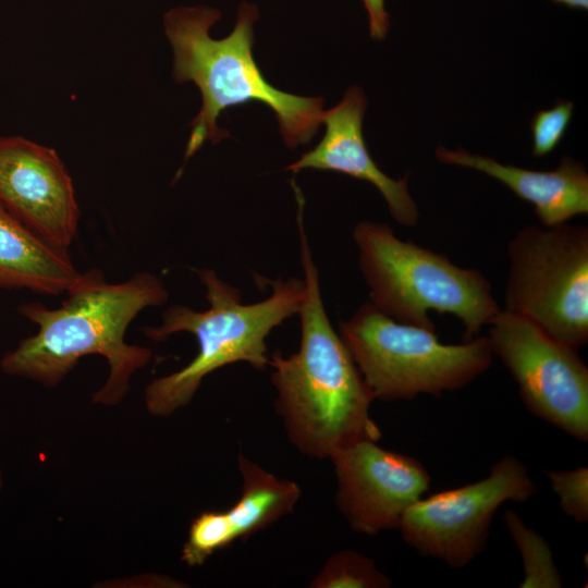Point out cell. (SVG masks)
Instances as JSON below:
<instances>
[{"label":"cell","mask_w":588,"mask_h":588,"mask_svg":"<svg viewBox=\"0 0 588 588\" xmlns=\"http://www.w3.org/2000/svg\"><path fill=\"white\" fill-rule=\"evenodd\" d=\"M66 294L56 309L38 302L20 307V314L38 330L5 353L0 368L7 375L53 388L82 357L101 355L108 362L109 375L93 403L117 405L127 394L132 376L152 356L149 348L126 343V330L142 310L163 305L168 290L147 271L109 283L101 270L90 268Z\"/></svg>","instance_id":"1"},{"label":"cell","mask_w":588,"mask_h":588,"mask_svg":"<svg viewBox=\"0 0 588 588\" xmlns=\"http://www.w3.org/2000/svg\"><path fill=\"white\" fill-rule=\"evenodd\" d=\"M297 203L304 296L298 309L301 344L286 357L273 352L269 364L277 390L275 406L292 443L317 458L363 440L378 441L381 431L369 415L375 400L348 348L333 329L321 297Z\"/></svg>","instance_id":"2"},{"label":"cell","mask_w":588,"mask_h":588,"mask_svg":"<svg viewBox=\"0 0 588 588\" xmlns=\"http://www.w3.org/2000/svg\"><path fill=\"white\" fill-rule=\"evenodd\" d=\"M221 17L220 11L199 7H179L163 17L164 33L173 52L175 83H194L201 95V107L191 122L185 161L209 139L212 144L229 137L217 125L221 112L247 102H260L275 114L285 145H305L322 123L324 100L296 96L272 86L253 56L254 23L259 17L255 4L242 2L231 34L221 39L209 35Z\"/></svg>","instance_id":"3"},{"label":"cell","mask_w":588,"mask_h":588,"mask_svg":"<svg viewBox=\"0 0 588 588\" xmlns=\"http://www.w3.org/2000/svg\"><path fill=\"white\" fill-rule=\"evenodd\" d=\"M196 272L206 290L209 308L199 311L172 305L163 311L160 326L142 330L152 341L188 332L198 343V353L186 366L146 387L145 406L155 416H169L186 406L204 378L221 367L246 362L264 369L269 364L267 336L298 313L304 296L303 280L291 278L274 281L268 298L243 304L240 292L222 281L215 270Z\"/></svg>","instance_id":"4"},{"label":"cell","mask_w":588,"mask_h":588,"mask_svg":"<svg viewBox=\"0 0 588 588\" xmlns=\"http://www.w3.org/2000/svg\"><path fill=\"white\" fill-rule=\"evenodd\" d=\"M353 237L370 303L399 322L434 330L430 311L454 315L468 341L501 310L491 283L479 270L400 240L387 223L359 222Z\"/></svg>","instance_id":"5"},{"label":"cell","mask_w":588,"mask_h":588,"mask_svg":"<svg viewBox=\"0 0 588 588\" xmlns=\"http://www.w3.org/2000/svg\"><path fill=\"white\" fill-rule=\"evenodd\" d=\"M340 335L375 400H412L464 388L492 364L487 336L443 344L434 330L394 320L370 302L341 322Z\"/></svg>","instance_id":"6"},{"label":"cell","mask_w":588,"mask_h":588,"mask_svg":"<svg viewBox=\"0 0 588 588\" xmlns=\"http://www.w3.org/2000/svg\"><path fill=\"white\" fill-rule=\"evenodd\" d=\"M504 309L579 348L588 341V228L526 225L507 244Z\"/></svg>","instance_id":"7"},{"label":"cell","mask_w":588,"mask_h":588,"mask_svg":"<svg viewBox=\"0 0 588 588\" xmlns=\"http://www.w3.org/2000/svg\"><path fill=\"white\" fill-rule=\"evenodd\" d=\"M488 340L518 384L526 407L573 438L588 440V368L577 350L531 320L500 310Z\"/></svg>","instance_id":"8"},{"label":"cell","mask_w":588,"mask_h":588,"mask_svg":"<svg viewBox=\"0 0 588 588\" xmlns=\"http://www.w3.org/2000/svg\"><path fill=\"white\" fill-rule=\"evenodd\" d=\"M535 493L525 465L506 455L486 478L419 499L405 512L399 529L421 555L464 567L485 549L499 506L505 501H526Z\"/></svg>","instance_id":"9"},{"label":"cell","mask_w":588,"mask_h":588,"mask_svg":"<svg viewBox=\"0 0 588 588\" xmlns=\"http://www.w3.org/2000/svg\"><path fill=\"white\" fill-rule=\"evenodd\" d=\"M336 505L350 527L373 536L399 529L405 512L428 490L431 478L416 458L363 440L331 457Z\"/></svg>","instance_id":"10"},{"label":"cell","mask_w":588,"mask_h":588,"mask_svg":"<svg viewBox=\"0 0 588 588\" xmlns=\"http://www.w3.org/2000/svg\"><path fill=\"white\" fill-rule=\"evenodd\" d=\"M0 206L49 245L68 252L78 228L72 177L58 152L23 136H0Z\"/></svg>","instance_id":"11"},{"label":"cell","mask_w":588,"mask_h":588,"mask_svg":"<svg viewBox=\"0 0 588 588\" xmlns=\"http://www.w3.org/2000/svg\"><path fill=\"white\" fill-rule=\"evenodd\" d=\"M367 100L363 89L351 86L342 100L323 110L326 133L313 149L286 167L297 173L304 169L331 171L375 185L385 199L396 222L413 226L419 219L417 205L409 195L407 174L400 180L388 176L371 158L363 135Z\"/></svg>","instance_id":"12"},{"label":"cell","mask_w":588,"mask_h":588,"mask_svg":"<svg viewBox=\"0 0 588 588\" xmlns=\"http://www.w3.org/2000/svg\"><path fill=\"white\" fill-rule=\"evenodd\" d=\"M440 162L475 169L505 184L520 199L534 205L546 228L588 213V173L585 166L564 155L553 171H532L502 164L464 149H436Z\"/></svg>","instance_id":"13"},{"label":"cell","mask_w":588,"mask_h":588,"mask_svg":"<svg viewBox=\"0 0 588 588\" xmlns=\"http://www.w3.org/2000/svg\"><path fill=\"white\" fill-rule=\"evenodd\" d=\"M81 274L68 252L42 241L0 206V289L57 296Z\"/></svg>","instance_id":"14"},{"label":"cell","mask_w":588,"mask_h":588,"mask_svg":"<svg viewBox=\"0 0 588 588\" xmlns=\"http://www.w3.org/2000/svg\"><path fill=\"white\" fill-rule=\"evenodd\" d=\"M237 466L241 495L229 510L221 511L232 543L246 540L291 513L301 497L296 482L272 475L242 453Z\"/></svg>","instance_id":"15"},{"label":"cell","mask_w":588,"mask_h":588,"mask_svg":"<svg viewBox=\"0 0 588 588\" xmlns=\"http://www.w3.org/2000/svg\"><path fill=\"white\" fill-rule=\"evenodd\" d=\"M503 519L523 560L525 576L519 587H562V578L548 542L528 528L513 510H506Z\"/></svg>","instance_id":"16"},{"label":"cell","mask_w":588,"mask_h":588,"mask_svg":"<svg viewBox=\"0 0 588 588\" xmlns=\"http://www.w3.org/2000/svg\"><path fill=\"white\" fill-rule=\"evenodd\" d=\"M391 579L372 559L353 550H342L328 559L311 580V588H388Z\"/></svg>","instance_id":"17"},{"label":"cell","mask_w":588,"mask_h":588,"mask_svg":"<svg viewBox=\"0 0 588 588\" xmlns=\"http://www.w3.org/2000/svg\"><path fill=\"white\" fill-rule=\"evenodd\" d=\"M220 511L197 515L188 529L181 560L189 567L201 566L213 553L231 546Z\"/></svg>","instance_id":"18"},{"label":"cell","mask_w":588,"mask_h":588,"mask_svg":"<svg viewBox=\"0 0 588 588\" xmlns=\"http://www.w3.org/2000/svg\"><path fill=\"white\" fill-rule=\"evenodd\" d=\"M573 110V102L560 100L551 109L534 114L530 131L535 157H544L559 146L572 121Z\"/></svg>","instance_id":"19"},{"label":"cell","mask_w":588,"mask_h":588,"mask_svg":"<svg viewBox=\"0 0 588 588\" xmlns=\"http://www.w3.org/2000/svg\"><path fill=\"white\" fill-rule=\"evenodd\" d=\"M547 476L565 514L577 523H586L588 520V468L547 471Z\"/></svg>","instance_id":"20"},{"label":"cell","mask_w":588,"mask_h":588,"mask_svg":"<svg viewBox=\"0 0 588 588\" xmlns=\"http://www.w3.org/2000/svg\"><path fill=\"white\" fill-rule=\"evenodd\" d=\"M368 14L370 37L383 40L390 26V17L385 10V0H362Z\"/></svg>","instance_id":"21"},{"label":"cell","mask_w":588,"mask_h":588,"mask_svg":"<svg viewBox=\"0 0 588 588\" xmlns=\"http://www.w3.org/2000/svg\"><path fill=\"white\" fill-rule=\"evenodd\" d=\"M551 1L563 4L571 9H580V10L588 9V0H551Z\"/></svg>","instance_id":"22"},{"label":"cell","mask_w":588,"mask_h":588,"mask_svg":"<svg viewBox=\"0 0 588 588\" xmlns=\"http://www.w3.org/2000/svg\"><path fill=\"white\" fill-rule=\"evenodd\" d=\"M3 488H4V477H3V471L0 468V499H1Z\"/></svg>","instance_id":"23"}]
</instances>
